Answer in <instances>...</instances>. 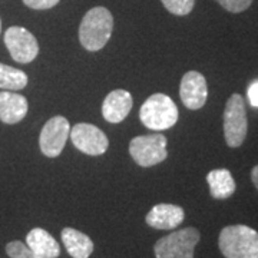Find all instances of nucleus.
<instances>
[{
    "label": "nucleus",
    "mask_w": 258,
    "mask_h": 258,
    "mask_svg": "<svg viewBox=\"0 0 258 258\" xmlns=\"http://www.w3.org/2000/svg\"><path fill=\"white\" fill-rule=\"evenodd\" d=\"M113 16L106 8H93L83 16L79 26V42L86 50L98 52L105 46L112 35Z\"/></svg>",
    "instance_id": "f257e3e1"
},
{
    "label": "nucleus",
    "mask_w": 258,
    "mask_h": 258,
    "mask_svg": "<svg viewBox=\"0 0 258 258\" xmlns=\"http://www.w3.org/2000/svg\"><path fill=\"white\" fill-rule=\"evenodd\" d=\"M218 247L225 258H258V232L248 225H228L218 237Z\"/></svg>",
    "instance_id": "f03ea898"
},
{
    "label": "nucleus",
    "mask_w": 258,
    "mask_h": 258,
    "mask_svg": "<svg viewBox=\"0 0 258 258\" xmlns=\"http://www.w3.org/2000/svg\"><path fill=\"white\" fill-rule=\"evenodd\" d=\"M141 122L152 131L172 128L178 120V108L168 95L155 93L149 96L139 111Z\"/></svg>",
    "instance_id": "7ed1b4c3"
},
{
    "label": "nucleus",
    "mask_w": 258,
    "mask_h": 258,
    "mask_svg": "<svg viewBox=\"0 0 258 258\" xmlns=\"http://www.w3.org/2000/svg\"><path fill=\"white\" fill-rule=\"evenodd\" d=\"M224 137L230 148H238L244 144L248 132V119L245 102L240 93H232L225 103L222 115Z\"/></svg>",
    "instance_id": "20e7f679"
},
{
    "label": "nucleus",
    "mask_w": 258,
    "mask_h": 258,
    "mask_svg": "<svg viewBox=\"0 0 258 258\" xmlns=\"http://www.w3.org/2000/svg\"><path fill=\"white\" fill-rule=\"evenodd\" d=\"M200 240V231L186 227L158 240L154 245V252L157 258H194V249Z\"/></svg>",
    "instance_id": "39448f33"
},
{
    "label": "nucleus",
    "mask_w": 258,
    "mask_h": 258,
    "mask_svg": "<svg viewBox=\"0 0 258 258\" xmlns=\"http://www.w3.org/2000/svg\"><path fill=\"white\" fill-rule=\"evenodd\" d=\"M166 138L162 134L135 137L129 144V154L139 166H154L168 157Z\"/></svg>",
    "instance_id": "423d86ee"
},
{
    "label": "nucleus",
    "mask_w": 258,
    "mask_h": 258,
    "mask_svg": "<svg viewBox=\"0 0 258 258\" xmlns=\"http://www.w3.org/2000/svg\"><path fill=\"white\" fill-rule=\"evenodd\" d=\"M3 39L10 56L19 63H30L39 53L36 37L22 26H12L8 29Z\"/></svg>",
    "instance_id": "0eeeda50"
},
{
    "label": "nucleus",
    "mask_w": 258,
    "mask_h": 258,
    "mask_svg": "<svg viewBox=\"0 0 258 258\" xmlns=\"http://www.w3.org/2000/svg\"><path fill=\"white\" fill-rule=\"evenodd\" d=\"M69 134L71 125L64 116H53L47 120L39 137V147L43 155L49 158L59 157L66 145Z\"/></svg>",
    "instance_id": "6e6552de"
},
{
    "label": "nucleus",
    "mask_w": 258,
    "mask_h": 258,
    "mask_svg": "<svg viewBox=\"0 0 258 258\" xmlns=\"http://www.w3.org/2000/svg\"><path fill=\"white\" fill-rule=\"evenodd\" d=\"M69 138L75 148L86 155H102L109 147V141L101 129L91 123H76L71 129Z\"/></svg>",
    "instance_id": "1a4fd4ad"
},
{
    "label": "nucleus",
    "mask_w": 258,
    "mask_h": 258,
    "mask_svg": "<svg viewBox=\"0 0 258 258\" xmlns=\"http://www.w3.org/2000/svg\"><path fill=\"white\" fill-rule=\"evenodd\" d=\"M179 96L188 109L191 111L201 109L208 98V86H207V81L204 75L197 71L186 72L181 81Z\"/></svg>",
    "instance_id": "9d476101"
},
{
    "label": "nucleus",
    "mask_w": 258,
    "mask_h": 258,
    "mask_svg": "<svg viewBox=\"0 0 258 258\" xmlns=\"http://www.w3.org/2000/svg\"><path fill=\"white\" fill-rule=\"evenodd\" d=\"M185 218L184 210L174 204H158L147 214L145 221L157 230H175Z\"/></svg>",
    "instance_id": "9b49d317"
},
{
    "label": "nucleus",
    "mask_w": 258,
    "mask_h": 258,
    "mask_svg": "<svg viewBox=\"0 0 258 258\" xmlns=\"http://www.w3.org/2000/svg\"><path fill=\"white\" fill-rule=\"evenodd\" d=\"M132 95L128 91L116 89L112 91L103 101L102 105V115L111 123H119L129 115L132 109Z\"/></svg>",
    "instance_id": "f8f14e48"
},
{
    "label": "nucleus",
    "mask_w": 258,
    "mask_h": 258,
    "mask_svg": "<svg viewBox=\"0 0 258 258\" xmlns=\"http://www.w3.org/2000/svg\"><path fill=\"white\" fill-rule=\"evenodd\" d=\"M29 109L28 99L13 91L0 92V120L8 125H15L26 116Z\"/></svg>",
    "instance_id": "ddd939ff"
},
{
    "label": "nucleus",
    "mask_w": 258,
    "mask_h": 258,
    "mask_svg": "<svg viewBox=\"0 0 258 258\" xmlns=\"http://www.w3.org/2000/svg\"><path fill=\"white\" fill-rule=\"evenodd\" d=\"M62 242L72 258H89L93 252V241L81 231L66 227L62 230Z\"/></svg>",
    "instance_id": "4468645a"
},
{
    "label": "nucleus",
    "mask_w": 258,
    "mask_h": 258,
    "mask_svg": "<svg viewBox=\"0 0 258 258\" xmlns=\"http://www.w3.org/2000/svg\"><path fill=\"white\" fill-rule=\"evenodd\" d=\"M26 245L37 255L45 258H57L60 255L59 242L43 228H33L26 235Z\"/></svg>",
    "instance_id": "2eb2a0df"
},
{
    "label": "nucleus",
    "mask_w": 258,
    "mask_h": 258,
    "mask_svg": "<svg viewBox=\"0 0 258 258\" xmlns=\"http://www.w3.org/2000/svg\"><path fill=\"white\" fill-rule=\"evenodd\" d=\"M207 182L210 185V192L215 200H227L235 192V181L228 169L220 168L212 169L207 175Z\"/></svg>",
    "instance_id": "dca6fc26"
},
{
    "label": "nucleus",
    "mask_w": 258,
    "mask_h": 258,
    "mask_svg": "<svg viewBox=\"0 0 258 258\" xmlns=\"http://www.w3.org/2000/svg\"><path fill=\"white\" fill-rule=\"evenodd\" d=\"M28 75L23 71L0 63V89L3 91H20L28 85Z\"/></svg>",
    "instance_id": "f3484780"
},
{
    "label": "nucleus",
    "mask_w": 258,
    "mask_h": 258,
    "mask_svg": "<svg viewBox=\"0 0 258 258\" xmlns=\"http://www.w3.org/2000/svg\"><path fill=\"white\" fill-rule=\"evenodd\" d=\"M164 8L175 16H186L194 9L195 0H161Z\"/></svg>",
    "instance_id": "a211bd4d"
},
{
    "label": "nucleus",
    "mask_w": 258,
    "mask_h": 258,
    "mask_svg": "<svg viewBox=\"0 0 258 258\" xmlns=\"http://www.w3.org/2000/svg\"><path fill=\"white\" fill-rule=\"evenodd\" d=\"M6 254L10 258H45L42 255H37L36 252H33L22 241H10L6 245Z\"/></svg>",
    "instance_id": "6ab92c4d"
},
{
    "label": "nucleus",
    "mask_w": 258,
    "mask_h": 258,
    "mask_svg": "<svg viewBox=\"0 0 258 258\" xmlns=\"http://www.w3.org/2000/svg\"><path fill=\"white\" fill-rule=\"evenodd\" d=\"M224 9L231 13H241L251 6L252 0H217Z\"/></svg>",
    "instance_id": "aec40b11"
},
{
    "label": "nucleus",
    "mask_w": 258,
    "mask_h": 258,
    "mask_svg": "<svg viewBox=\"0 0 258 258\" xmlns=\"http://www.w3.org/2000/svg\"><path fill=\"white\" fill-rule=\"evenodd\" d=\"M60 0H23V3L33 10H47L55 8Z\"/></svg>",
    "instance_id": "412c9836"
},
{
    "label": "nucleus",
    "mask_w": 258,
    "mask_h": 258,
    "mask_svg": "<svg viewBox=\"0 0 258 258\" xmlns=\"http://www.w3.org/2000/svg\"><path fill=\"white\" fill-rule=\"evenodd\" d=\"M247 95H248V101L251 103V106L258 108V81H255V82H252L249 85Z\"/></svg>",
    "instance_id": "4be33fe9"
},
{
    "label": "nucleus",
    "mask_w": 258,
    "mask_h": 258,
    "mask_svg": "<svg viewBox=\"0 0 258 258\" xmlns=\"http://www.w3.org/2000/svg\"><path fill=\"white\" fill-rule=\"evenodd\" d=\"M251 181H252V184L255 185V188L258 189V165L254 166L252 171H251Z\"/></svg>",
    "instance_id": "5701e85b"
},
{
    "label": "nucleus",
    "mask_w": 258,
    "mask_h": 258,
    "mask_svg": "<svg viewBox=\"0 0 258 258\" xmlns=\"http://www.w3.org/2000/svg\"><path fill=\"white\" fill-rule=\"evenodd\" d=\"M0 32H2V19H0Z\"/></svg>",
    "instance_id": "b1692460"
}]
</instances>
